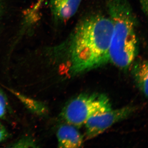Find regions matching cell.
Returning a JSON list of instances; mask_svg holds the SVG:
<instances>
[{"instance_id": "obj_12", "label": "cell", "mask_w": 148, "mask_h": 148, "mask_svg": "<svg viewBox=\"0 0 148 148\" xmlns=\"http://www.w3.org/2000/svg\"><path fill=\"white\" fill-rule=\"evenodd\" d=\"M143 12H146L148 10V0H138Z\"/></svg>"}, {"instance_id": "obj_1", "label": "cell", "mask_w": 148, "mask_h": 148, "mask_svg": "<svg viewBox=\"0 0 148 148\" xmlns=\"http://www.w3.org/2000/svg\"><path fill=\"white\" fill-rule=\"evenodd\" d=\"M113 25L108 16L91 14L80 20L57 47L66 57L70 72L77 75L109 63Z\"/></svg>"}, {"instance_id": "obj_7", "label": "cell", "mask_w": 148, "mask_h": 148, "mask_svg": "<svg viewBox=\"0 0 148 148\" xmlns=\"http://www.w3.org/2000/svg\"><path fill=\"white\" fill-rule=\"evenodd\" d=\"M135 84L144 95L147 98L148 94V63L147 61H140L135 63L132 71Z\"/></svg>"}, {"instance_id": "obj_2", "label": "cell", "mask_w": 148, "mask_h": 148, "mask_svg": "<svg viewBox=\"0 0 148 148\" xmlns=\"http://www.w3.org/2000/svg\"><path fill=\"white\" fill-rule=\"evenodd\" d=\"M107 8L113 25L109 63L126 70L138 55L137 18L127 0H108Z\"/></svg>"}, {"instance_id": "obj_6", "label": "cell", "mask_w": 148, "mask_h": 148, "mask_svg": "<svg viewBox=\"0 0 148 148\" xmlns=\"http://www.w3.org/2000/svg\"><path fill=\"white\" fill-rule=\"evenodd\" d=\"M56 137L59 148H79L83 144L82 135L75 126L69 123L59 127L56 132Z\"/></svg>"}, {"instance_id": "obj_9", "label": "cell", "mask_w": 148, "mask_h": 148, "mask_svg": "<svg viewBox=\"0 0 148 148\" xmlns=\"http://www.w3.org/2000/svg\"><path fill=\"white\" fill-rule=\"evenodd\" d=\"M36 142L33 138L26 137L21 138L17 142L13 143L10 147L14 148H36L37 147Z\"/></svg>"}, {"instance_id": "obj_3", "label": "cell", "mask_w": 148, "mask_h": 148, "mask_svg": "<svg viewBox=\"0 0 148 148\" xmlns=\"http://www.w3.org/2000/svg\"><path fill=\"white\" fill-rule=\"evenodd\" d=\"M111 109L110 99L105 94L82 93L66 104L61 116L67 123L79 127L92 116Z\"/></svg>"}, {"instance_id": "obj_5", "label": "cell", "mask_w": 148, "mask_h": 148, "mask_svg": "<svg viewBox=\"0 0 148 148\" xmlns=\"http://www.w3.org/2000/svg\"><path fill=\"white\" fill-rule=\"evenodd\" d=\"M82 0H50L51 12L54 21L64 23L75 15L79 8Z\"/></svg>"}, {"instance_id": "obj_10", "label": "cell", "mask_w": 148, "mask_h": 148, "mask_svg": "<svg viewBox=\"0 0 148 148\" xmlns=\"http://www.w3.org/2000/svg\"><path fill=\"white\" fill-rule=\"evenodd\" d=\"M8 101L5 95L0 88V118L3 117L6 113Z\"/></svg>"}, {"instance_id": "obj_11", "label": "cell", "mask_w": 148, "mask_h": 148, "mask_svg": "<svg viewBox=\"0 0 148 148\" xmlns=\"http://www.w3.org/2000/svg\"><path fill=\"white\" fill-rule=\"evenodd\" d=\"M8 133L5 127L0 123V143L8 138Z\"/></svg>"}, {"instance_id": "obj_4", "label": "cell", "mask_w": 148, "mask_h": 148, "mask_svg": "<svg viewBox=\"0 0 148 148\" xmlns=\"http://www.w3.org/2000/svg\"><path fill=\"white\" fill-rule=\"evenodd\" d=\"M135 110V107L127 106L115 110L112 109L92 116L85 124L86 139H92L102 134L114 124L127 118Z\"/></svg>"}, {"instance_id": "obj_13", "label": "cell", "mask_w": 148, "mask_h": 148, "mask_svg": "<svg viewBox=\"0 0 148 148\" xmlns=\"http://www.w3.org/2000/svg\"><path fill=\"white\" fill-rule=\"evenodd\" d=\"M2 6L1 3V1H0V18H1V16L2 14Z\"/></svg>"}, {"instance_id": "obj_8", "label": "cell", "mask_w": 148, "mask_h": 148, "mask_svg": "<svg viewBox=\"0 0 148 148\" xmlns=\"http://www.w3.org/2000/svg\"><path fill=\"white\" fill-rule=\"evenodd\" d=\"M10 91L30 112L39 116L46 115L47 114V107L42 102L30 98L15 90Z\"/></svg>"}]
</instances>
